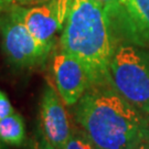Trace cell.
Masks as SVG:
<instances>
[{"instance_id": "17", "label": "cell", "mask_w": 149, "mask_h": 149, "mask_svg": "<svg viewBox=\"0 0 149 149\" xmlns=\"http://www.w3.org/2000/svg\"><path fill=\"white\" fill-rule=\"evenodd\" d=\"M3 2H5V1H2V0H0V7L2 6V3H3Z\"/></svg>"}, {"instance_id": "7", "label": "cell", "mask_w": 149, "mask_h": 149, "mask_svg": "<svg viewBox=\"0 0 149 149\" xmlns=\"http://www.w3.org/2000/svg\"><path fill=\"white\" fill-rule=\"evenodd\" d=\"M52 75L54 86L68 107L74 106L91 86L82 64L62 50L53 56Z\"/></svg>"}, {"instance_id": "9", "label": "cell", "mask_w": 149, "mask_h": 149, "mask_svg": "<svg viewBox=\"0 0 149 149\" xmlns=\"http://www.w3.org/2000/svg\"><path fill=\"white\" fill-rule=\"evenodd\" d=\"M0 139L10 146H21L26 140V124L19 113L0 119Z\"/></svg>"}, {"instance_id": "6", "label": "cell", "mask_w": 149, "mask_h": 149, "mask_svg": "<svg viewBox=\"0 0 149 149\" xmlns=\"http://www.w3.org/2000/svg\"><path fill=\"white\" fill-rule=\"evenodd\" d=\"M38 130L55 149H63L73 130L66 105L50 82L43 87L41 95Z\"/></svg>"}, {"instance_id": "1", "label": "cell", "mask_w": 149, "mask_h": 149, "mask_svg": "<svg viewBox=\"0 0 149 149\" xmlns=\"http://www.w3.org/2000/svg\"><path fill=\"white\" fill-rule=\"evenodd\" d=\"M74 117L95 149H134L149 141V116L111 82L91 85L74 105Z\"/></svg>"}, {"instance_id": "5", "label": "cell", "mask_w": 149, "mask_h": 149, "mask_svg": "<svg viewBox=\"0 0 149 149\" xmlns=\"http://www.w3.org/2000/svg\"><path fill=\"white\" fill-rule=\"evenodd\" d=\"M72 0H49L22 8V19L39 44L50 54L55 36L63 30Z\"/></svg>"}, {"instance_id": "12", "label": "cell", "mask_w": 149, "mask_h": 149, "mask_svg": "<svg viewBox=\"0 0 149 149\" xmlns=\"http://www.w3.org/2000/svg\"><path fill=\"white\" fill-rule=\"evenodd\" d=\"M28 149H55V148L38 130L37 134L30 140Z\"/></svg>"}, {"instance_id": "4", "label": "cell", "mask_w": 149, "mask_h": 149, "mask_svg": "<svg viewBox=\"0 0 149 149\" xmlns=\"http://www.w3.org/2000/svg\"><path fill=\"white\" fill-rule=\"evenodd\" d=\"M23 7L9 2H3L0 7L2 50L8 62L17 69L36 68L44 63L49 56L23 21Z\"/></svg>"}, {"instance_id": "15", "label": "cell", "mask_w": 149, "mask_h": 149, "mask_svg": "<svg viewBox=\"0 0 149 149\" xmlns=\"http://www.w3.org/2000/svg\"><path fill=\"white\" fill-rule=\"evenodd\" d=\"M134 149H149V141L148 143H143V144L138 145L136 148Z\"/></svg>"}, {"instance_id": "3", "label": "cell", "mask_w": 149, "mask_h": 149, "mask_svg": "<svg viewBox=\"0 0 149 149\" xmlns=\"http://www.w3.org/2000/svg\"><path fill=\"white\" fill-rule=\"evenodd\" d=\"M111 83L118 93L149 116V52L120 44L109 64Z\"/></svg>"}, {"instance_id": "13", "label": "cell", "mask_w": 149, "mask_h": 149, "mask_svg": "<svg viewBox=\"0 0 149 149\" xmlns=\"http://www.w3.org/2000/svg\"><path fill=\"white\" fill-rule=\"evenodd\" d=\"M13 112H15V109L11 105L9 97L7 96L5 92L0 90V119L9 116Z\"/></svg>"}, {"instance_id": "10", "label": "cell", "mask_w": 149, "mask_h": 149, "mask_svg": "<svg viewBox=\"0 0 149 149\" xmlns=\"http://www.w3.org/2000/svg\"><path fill=\"white\" fill-rule=\"evenodd\" d=\"M63 149H95L82 129H73Z\"/></svg>"}, {"instance_id": "11", "label": "cell", "mask_w": 149, "mask_h": 149, "mask_svg": "<svg viewBox=\"0 0 149 149\" xmlns=\"http://www.w3.org/2000/svg\"><path fill=\"white\" fill-rule=\"evenodd\" d=\"M106 12L109 22H112L113 18H116L119 12V0H95Z\"/></svg>"}, {"instance_id": "8", "label": "cell", "mask_w": 149, "mask_h": 149, "mask_svg": "<svg viewBox=\"0 0 149 149\" xmlns=\"http://www.w3.org/2000/svg\"><path fill=\"white\" fill-rule=\"evenodd\" d=\"M124 31L136 43L149 41V0H119Z\"/></svg>"}, {"instance_id": "19", "label": "cell", "mask_w": 149, "mask_h": 149, "mask_svg": "<svg viewBox=\"0 0 149 149\" xmlns=\"http://www.w3.org/2000/svg\"><path fill=\"white\" fill-rule=\"evenodd\" d=\"M148 42H149V41H148Z\"/></svg>"}, {"instance_id": "16", "label": "cell", "mask_w": 149, "mask_h": 149, "mask_svg": "<svg viewBox=\"0 0 149 149\" xmlns=\"http://www.w3.org/2000/svg\"><path fill=\"white\" fill-rule=\"evenodd\" d=\"M0 149H3L2 148V141H1V139H0Z\"/></svg>"}, {"instance_id": "18", "label": "cell", "mask_w": 149, "mask_h": 149, "mask_svg": "<svg viewBox=\"0 0 149 149\" xmlns=\"http://www.w3.org/2000/svg\"><path fill=\"white\" fill-rule=\"evenodd\" d=\"M41 1H42V2H45V1H49V0H41Z\"/></svg>"}, {"instance_id": "14", "label": "cell", "mask_w": 149, "mask_h": 149, "mask_svg": "<svg viewBox=\"0 0 149 149\" xmlns=\"http://www.w3.org/2000/svg\"><path fill=\"white\" fill-rule=\"evenodd\" d=\"M2 1L19 6H33L38 5V3H42L41 0H2Z\"/></svg>"}, {"instance_id": "2", "label": "cell", "mask_w": 149, "mask_h": 149, "mask_svg": "<svg viewBox=\"0 0 149 149\" xmlns=\"http://www.w3.org/2000/svg\"><path fill=\"white\" fill-rule=\"evenodd\" d=\"M60 44L82 64L91 85L111 82L109 64L116 48L109 19L95 0H72Z\"/></svg>"}]
</instances>
